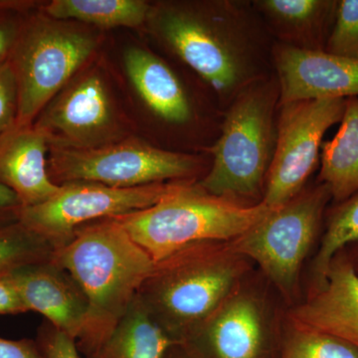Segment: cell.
<instances>
[{
  "label": "cell",
  "instance_id": "cell-1",
  "mask_svg": "<svg viewBox=\"0 0 358 358\" xmlns=\"http://www.w3.org/2000/svg\"><path fill=\"white\" fill-rule=\"evenodd\" d=\"M148 22L223 112L244 90L275 73V41L251 0L162 2L152 6Z\"/></svg>",
  "mask_w": 358,
  "mask_h": 358
},
{
  "label": "cell",
  "instance_id": "cell-2",
  "mask_svg": "<svg viewBox=\"0 0 358 358\" xmlns=\"http://www.w3.org/2000/svg\"><path fill=\"white\" fill-rule=\"evenodd\" d=\"M52 260L70 273L88 300V317L76 345L90 358L128 310L155 262L114 218L78 228Z\"/></svg>",
  "mask_w": 358,
  "mask_h": 358
},
{
  "label": "cell",
  "instance_id": "cell-3",
  "mask_svg": "<svg viewBox=\"0 0 358 358\" xmlns=\"http://www.w3.org/2000/svg\"><path fill=\"white\" fill-rule=\"evenodd\" d=\"M281 89L275 73L244 90L225 110L211 166L197 185L209 194L254 205L262 202L274 159Z\"/></svg>",
  "mask_w": 358,
  "mask_h": 358
},
{
  "label": "cell",
  "instance_id": "cell-4",
  "mask_svg": "<svg viewBox=\"0 0 358 358\" xmlns=\"http://www.w3.org/2000/svg\"><path fill=\"white\" fill-rule=\"evenodd\" d=\"M240 257L222 242L189 245L155 262L136 298L180 343L222 306L241 273Z\"/></svg>",
  "mask_w": 358,
  "mask_h": 358
},
{
  "label": "cell",
  "instance_id": "cell-5",
  "mask_svg": "<svg viewBox=\"0 0 358 358\" xmlns=\"http://www.w3.org/2000/svg\"><path fill=\"white\" fill-rule=\"evenodd\" d=\"M272 209L246 205L183 182L154 206L114 217L155 262L199 242H229L263 220Z\"/></svg>",
  "mask_w": 358,
  "mask_h": 358
},
{
  "label": "cell",
  "instance_id": "cell-6",
  "mask_svg": "<svg viewBox=\"0 0 358 358\" xmlns=\"http://www.w3.org/2000/svg\"><path fill=\"white\" fill-rule=\"evenodd\" d=\"M208 154L179 152L141 141L89 148L52 147L48 173L54 183L86 181L129 188L171 181H189L207 173Z\"/></svg>",
  "mask_w": 358,
  "mask_h": 358
},
{
  "label": "cell",
  "instance_id": "cell-7",
  "mask_svg": "<svg viewBox=\"0 0 358 358\" xmlns=\"http://www.w3.org/2000/svg\"><path fill=\"white\" fill-rule=\"evenodd\" d=\"M93 35L26 14L8 61L17 85L16 126H31L40 113L95 50Z\"/></svg>",
  "mask_w": 358,
  "mask_h": 358
},
{
  "label": "cell",
  "instance_id": "cell-8",
  "mask_svg": "<svg viewBox=\"0 0 358 358\" xmlns=\"http://www.w3.org/2000/svg\"><path fill=\"white\" fill-rule=\"evenodd\" d=\"M329 201V187L317 181L271 211L241 236L227 242L228 246L237 255L258 263L278 288L291 294L301 264L319 235Z\"/></svg>",
  "mask_w": 358,
  "mask_h": 358
},
{
  "label": "cell",
  "instance_id": "cell-9",
  "mask_svg": "<svg viewBox=\"0 0 358 358\" xmlns=\"http://www.w3.org/2000/svg\"><path fill=\"white\" fill-rule=\"evenodd\" d=\"M183 182L189 181L129 188L86 181L64 183L43 203L22 207L20 222L58 250L69 243L75 231L84 224L119 217L154 206Z\"/></svg>",
  "mask_w": 358,
  "mask_h": 358
},
{
  "label": "cell",
  "instance_id": "cell-10",
  "mask_svg": "<svg viewBox=\"0 0 358 358\" xmlns=\"http://www.w3.org/2000/svg\"><path fill=\"white\" fill-rule=\"evenodd\" d=\"M345 99L280 103L277 143L262 202L275 210L306 187L320 160L327 131L343 120Z\"/></svg>",
  "mask_w": 358,
  "mask_h": 358
},
{
  "label": "cell",
  "instance_id": "cell-11",
  "mask_svg": "<svg viewBox=\"0 0 358 358\" xmlns=\"http://www.w3.org/2000/svg\"><path fill=\"white\" fill-rule=\"evenodd\" d=\"M115 124L107 88L94 72L61 92L33 126L47 136L52 147L89 148L110 143Z\"/></svg>",
  "mask_w": 358,
  "mask_h": 358
},
{
  "label": "cell",
  "instance_id": "cell-12",
  "mask_svg": "<svg viewBox=\"0 0 358 358\" xmlns=\"http://www.w3.org/2000/svg\"><path fill=\"white\" fill-rule=\"evenodd\" d=\"M124 68L148 109L164 126L201 129L217 140L223 110L197 107L182 78L157 54L133 47L124 52Z\"/></svg>",
  "mask_w": 358,
  "mask_h": 358
},
{
  "label": "cell",
  "instance_id": "cell-13",
  "mask_svg": "<svg viewBox=\"0 0 358 358\" xmlns=\"http://www.w3.org/2000/svg\"><path fill=\"white\" fill-rule=\"evenodd\" d=\"M274 68L281 103L358 96V59L275 43Z\"/></svg>",
  "mask_w": 358,
  "mask_h": 358
},
{
  "label": "cell",
  "instance_id": "cell-14",
  "mask_svg": "<svg viewBox=\"0 0 358 358\" xmlns=\"http://www.w3.org/2000/svg\"><path fill=\"white\" fill-rule=\"evenodd\" d=\"M27 310L41 313L49 324L75 341L83 333L89 303L74 278L53 260L7 273Z\"/></svg>",
  "mask_w": 358,
  "mask_h": 358
},
{
  "label": "cell",
  "instance_id": "cell-15",
  "mask_svg": "<svg viewBox=\"0 0 358 358\" xmlns=\"http://www.w3.org/2000/svg\"><path fill=\"white\" fill-rule=\"evenodd\" d=\"M180 345L193 358H263L265 331L255 301L247 296L227 301Z\"/></svg>",
  "mask_w": 358,
  "mask_h": 358
},
{
  "label": "cell",
  "instance_id": "cell-16",
  "mask_svg": "<svg viewBox=\"0 0 358 358\" xmlns=\"http://www.w3.org/2000/svg\"><path fill=\"white\" fill-rule=\"evenodd\" d=\"M292 319L294 327L336 336L358 350V274L348 255L336 254L324 285Z\"/></svg>",
  "mask_w": 358,
  "mask_h": 358
},
{
  "label": "cell",
  "instance_id": "cell-17",
  "mask_svg": "<svg viewBox=\"0 0 358 358\" xmlns=\"http://www.w3.org/2000/svg\"><path fill=\"white\" fill-rule=\"evenodd\" d=\"M49 141L31 126H16L0 138V185L15 193L22 207L43 203L60 185L48 173Z\"/></svg>",
  "mask_w": 358,
  "mask_h": 358
},
{
  "label": "cell",
  "instance_id": "cell-18",
  "mask_svg": "<svg viewBox=\"0 0 358 358\" xmlns=\"http://www.w3.org/2000/svg\"><path fill=\"white\" fill-rule=\"evenodd\" d=\"M275 43L324 52L338 0H251Z\"/></svg>",
  "mask_w": 358,
  "mask_h": 358
},
{
  "label": "cell",
  "instance_id": "cell-19",
  "mask_svg": "<svg viewBox=\"0 0 358 358\" xmlns=\"http://www.w3.org/2000/svg\"><path fill=\"white\" fill-rule=\"evenodd\" d=\"M338 133L320 150L319 182L329 187L334 203L358 192V96L345 99Z\"/></svg>",
  "mask_w": 358,
  "mask_h": 358
},
{
  "label": "cell",
  "instance_id": "cell-20",
  "mask_svg": "<svg viewBox=\"0 0 358 358\" xmlns=\"http://www.w3.org/2000/svg\"><path fill=\"white\" fill-rule=\"evenodd\" d=\"M178 343L152 319L136 296L109 338L90 358H164Z\"/></svg>",
  "mask_w": 358,
  "mask_h": 358
},
{
  "label": "cell",
  "instance_id": "cell-21",
  "mask_svg": "<svg viewBox=\"0 0 358 358\" xmlns=\"http://www.w3.org/2000/svg\"><path fill=\"white\" fill-rule=\"evenodd\" d=\"M152 6L143 0H54L43 8L52 20H76L102 28L138 27Z\"/></svg>",
  "mask_w": 358,
  "mask_h": 358
},
{
  "label": "cell",
  "instance_id": "cell-22",
  "mask_svg": "<svg viewBox=\"0 0 358 358\" xmlns=\"http://www.w3.org/2000/svg\"><path fill=\"white\" fill-rule=\"evenodd\" d=\"M327 215V213H326ZM358 243V192L327 210V227L315 259L317 289L324 285L329 265L336 254Z\"/></svg>",
  "mask_w": 358,
  "mask_h": 358
},
{
  "label": "cell",
  "instance_id": "cell-23",
  "mask_svg": "<svg viewBox=\"0 0 358 358\" xmlns=\"http://www.w3.org/2000/svg\"><path fill=\"white\" fill-rule=\"evenodd\" d=\"M56 249L22 223L0 228V275L20 267L49 262Z\"/></svg>",
  "mask_w": 358,
  "mask_h": 358
},
{
  "label": "cell",
  "instance_id": "cell-24",
  "mask_svg": "<svg viewBox=\"0 0 358 358\" xmlns=\"http://www.w3.org/2000/svg\"><path fill=\"white\" fill-rule=\"evenodd\" d=\"M281 358H358V350L336 336L294 327Z\"/></svg>",
  "mask_w": 358,
  "mask_h": 358
},
{
  "label": "cell",
  "instance_id": "cell-25",
  "mask_svg": "<svg viewBox=\"0 0 358 358\" xmlns=\"http://www.w3.org/2000/svg\"><path fill=\"white\" fill-rule=\"evenodd\" d=\"M324 52L358 59V0H338L336 20Z\"/></svg>",
  "mask_w": 358,
  "mask_h": 358
},
{
  "label": "cell",
  "instance_id": "cell-26",
  "mask_svg": "<svg viewBox=\"0 0 358 358\" xmlns=\"http://www.w3.org/2000/svg\"><path fill=\"white\" fill-rule=\"evenodd\" d=\"M18 95L15 76L9 61L0 65V138L17 121Z\"/></svg>",
  "mask_w": 358,
  "mask_h": 358
},
{
  "label": "cell",
  "instance_id": "cell-27",
  "mask_svg": "<svg viewBox=\"0 0 358 358\" xmlns=\"http://www.w3.org/2000/svg\"><path fill=\"white\" fill-rule=\"evenodd\" d=\"M37 341L45 358H81L76 341L52 324L41 329Z\"/></svg>",
  "mask_w": 358,
  "mask_h": 358
},
{
  "label": "cell",
  "instance_id": "cell-28",
  "mask_svg": "<svg viewBox=\"0 0 358 358\" xmlns=\"http://www.w3.org/2000/svg\"><path fill=\"white\" fill-rule=\"evenodd\" d=\"M18 11H0V65L10 57L26 14Z\"/></svg>",
  "mask_w": 358,
  "mask_h": 358
},
{
  "label": "cell",
  "instance_id": "cell-29",
  "mask_svg": "<svg viewBox=\"0 0 358 358\" xmlns=\"http://www.w3.org/2000/svg\"><path fill=\"white\" fill-rule=\"evenodd\" d=\"M0 358H45L38 341L0 338Z\"/></svg>",
  "mask_w": 358,
  "mask_h": 358
},
{
  "label": "cell",
  "instance_id": "cell-30",
  "mask_svg": "<svg viewBox=\"0 0 358 358\" xmlns=\"http://www.w3.org/2000/svg\"><path fill=\"white\" fill-rule=\"evenodd\" d=\"M28 312L8 274L0 275V315Z\"/></svg>",
  "mask_w": 358,
  "mask_h": 358
},
{
  "label": "cell",
  "instance_id": "cell-31",
  "mask_svg": "<svg viewBox=\"0 0 358 358\" xmlns=\"http://www.w3.org/2000/svg\"><path fill=\"white\" fill-rule=\"evenodd\" d=\"M22 205L15 193L0 185V228L20 221Z\"/></svg>",
  "mask_w": 358,
  "mask_h": 358
},
{
  "label": "cell",
  "instance_id": "cell-32",
  "mask_svg": "<svg viewBox=\"0 0 358 358\" xmlns=\"http://www.w3.org/2000/svg\"><path fill=\"white\" fill-rule=\"evenodd\" d=\"M35 6L31 1H17V0H0V11H18L29 13Z\"/></svg>",
  "mask_w": 358,
  "mask_h": 358
},
{
  "label": "cell",
  "instance_id": "cell-33",
  "mask_svg": "<svg viewBox=\"0 0 358 358\" xmlns=\"http://www.w3.org/2000/svg\"><path fill=\"white\" fill-rule=\"evenodd\" d=\"M164 358H193L180 343L171 346Z\"/></svg>",
  "mask_w": 358,
  "mask_h": 358
},
{
  "label": "cell",
  "instance_id": "cell-34",
  "mask_svg": "<svg viewBox=\"0 0 358 358\" xmlns=\"http://www.w3.org/2000/svg\"><path fill=\"white\" fill-rule=\"evenodd\" d=\"M350 257V256H348ZM350 262H352L353 268H355V270L357 271V273L358 274V250L357 252V254H355V257L352 258V257H350Z\"/></svg>",
  "mask_w": 358,
  "mask_h": 358
}]
</instances>
